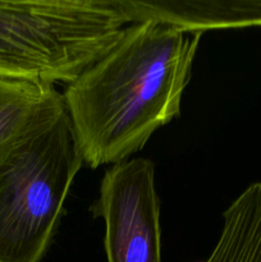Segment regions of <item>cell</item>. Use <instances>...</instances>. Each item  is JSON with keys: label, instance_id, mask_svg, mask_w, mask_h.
I'll list each match as a JSON object with an SVG mask.
<instances>
[{"label": "cell", "instance_id": "cell-7", "mask_svg": "<svg viewBox=\"0 0 261 262\" xmlns=\"http://www.w3.org/2000/svg\"><path fill=\"white\" fill-rule=\"evenodd\" d=\"M207 262H261V182L250 184L223 212L222 232Z\"/></svg>", "mask_w": 261, "mask_h": 262}, {"label": "cell", "instance_id": "cell-2", "mask_svg": "<svg viewBox=\"0 0 261 262\" xmlns=\"http://www.w3.org/2000/svg\"><path fill=\"white\" fill-rule=\"evenodd\" d=\"M128 25L122 0H0V76L69 84Z\"/></svg>", "mask_w": 261, "mask_h": 262}, {"label": "cell", "instance_id": "cell-5", "mask_svg": "<svg viewBox=\"0 0 261 262\" xmlns=\"http://www.w3.org/2000/svg\"><path fill=\"white\" fill-rule=\"evenodd\" d=\"M130 23L156 18L191 32L261 26V0H122Z\"/></svg>", "mask_w": 261, "mask_h": 262}, {"label": "cell", "instance_id": "cell-4", "mask_svg": "<svg viewBox=\"0 0 261 262\" xmlns=\"http://www.w3.org/2000/svg\"><path fill=\"white\" fill-rule=\"evenodd\" d=\"M91 211L105 223L107 262H163L153 161L135 158L110 166Z\"/></svg>", "mask_w": 261, "mask_h": 262}, {"label": "cell", "instance_id": "cell-6", "mask_svg": "<svg viewBox=\"0 0 261 262\" xmlns=\"http://www.w3.org/2000/svg\"><path fill=\"white\" fill-rule=\"evenodd\" d=\"M64 110L54 84L0 76V159L23 135Z\"/></svg>", "mask_w": 261, "mask_h": 262}, {"label": "cell", "instance_id": "cell-3", "mask_svg": "<svg viewBox=\"0 0 261 262\" xmlns=\"http://www.w3.org/2000/svg\"><path fill=\"white\" fill-rule=\"evenodd\" d=\"M83 165L67 110L23 135L0 159V262H40Z\"/></svg>", "mask_w": 261, "mask_h": 262}, {"label": "cell", "instance_id": "cell-1", "mask_svg": "<svg viewBox=\"0 0 261 262\" xmlns=\"http://www.w3.org/2000/svg\"><path fill=\"white\" fill-rule=\"evenodd\" d=\"M202 33L156 18L133 22L61 94L83 164L128 160L181 115Z\"/></svg>", "mask_w": 261, "mask_h": 262}]
</instances>
